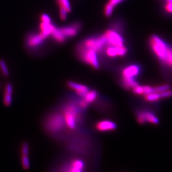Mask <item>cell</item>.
Returning a JSON list of instances; mask_svg holds the SVG:
<instances>
[{"label": "cell", "instance_id": "cell-36", "mask_svg": "<svg viewBox=\"0 0 172 172\" xmlns=\"http://www.w3.org/2000/svg\"><path fill=\"white\" fill-rule=\"evenodd\" d=\"M167 3H172V0H166Z\"/></svg>", "mask_w": 172, "mask_h": 172}, {"label": "cell", "instance_id": "cell-22", "mask_svg": "<svg viewBox=\"0 0 172 172\" xmlns=\"http://www.w3.org/2000/svg\"><path fill=\"white\" fill-rule=\"evenodd\" d=\"M3 102L5 105L9 106L12 102V94L5 92L4 97H3Z\"/></svg>", "mask_w": 172, "mask_h": 172}, {"label": "cell", "instance_id": "cell-24", "mask_svg": "<svg viewBox=\"0 0 172 172\" xmlns=\"http://www.w3.org/2000/svg\"><path fill=\"white\" fill-rule=\"evenodd\" d=\"M170 86L168 85H163L161 86H159L157 87H154L155 92L158 93H161L166 90L169 89Z\"/></svg>", "mask_w": 172, "mask_h": 172}, {"label": "cell", "instance_id": "cell-35", "mask_svg": "<svg viewBox=\"0 0 172 172\" xmlns=\"http://www.w3.org/2000/svg\"><path fill=\"white\" fill-rule=\"evenodd\" d=\"M124 0H109V3L111 5H112L113 6H115L116 5H118L119 3H122Z\"/></svg>", "mask_w": 172, "mask_h": 172}, {"label": "cell", "instance_id": "cell-18", "mask_svg": "<svg viewBox=\"0 0 172 172\" xmlns=\"http://www.w3.org/2000/svg\"><path fill=\"white\" fill-rule=\"evenodd\" d=\"M106 53L109 57H115L117 56V47L110 46L106 49Z\"/></svg>", "mask_w": 172, "mask_h": 172}, {"label": "cell", "instance_id": "cell-15", "mask_svg": "<svg viewBox=\"0 0 172 172\" xmlns=\"http://www.w3.org/2000/svg\"><path fill=\"white\" fill-rule=\"evenodd\" d=\"M144 112L145 117L147 122H149L154 124H157L159 122V120L158 117L153 114L152 112Z\"/></svg>", "mask_w": 172, "mask_h": 172}, {"label": "cell", "instance_id": "cell-12", "mask_svg": "<svg viewBox=\"0 0 172 172\" xmlns=\"http://www.w3.org/2000/svg\"><path fill=\"white\" fill-rule=\"evenodd\" d=\"M51 35L53 36V39L56 40L57 42L59 43H62L65 42L66 38L60 32V30L59 28H54L53 30V32L51 33Z\"/></svg>", "mask_w": 172, "mask_h": 172}, {"label": "cell", "instance_id": "cell-34", "mask_svg": "<svg viewBox=\"0 0 172 172\" xmlns=\"http://www.w3.org/2000/svg\"><path fill=\"white\" fill-rule=\"evenodd\" d=\"M165 10L168 13H172V3H167L165 5Z\"/></svg>", "mask_w": 172, "mask_h": 172}, {"label": "cell", "instance_id": "cell-23", "mask_svg": "<svg viewBox=\"0 0 172 172\" xmlns=\"http://www.w3.org/2000/svg\"><path fill=\"white\" fill-rule=\"evenodd\" d=\"M114 7L112 5H111L109 3H107L105 7L104 13L107 17H109L112 14V11L114 10Z\"/></svg>", "mask_w": 172, "mask_h": 172}, {"label": "cell", "instance_id": "cell-25", "mask_svg": "<svg viewBox=\"0 0 172 172\" xmlns=\"http://www.w3.org/2000/svg\"><path fill=\"white\" fill-rule=\"evenodd\" d=\"M138 121L140 122V124H144L146 122L144 112H140L138 113L137 115Z\"/></svg>", "mask_w": 172, "mask_h": 172}, {"label": "cell", "instance_id": "cell-8", "mask_svg": "<svg viewBox=\"0 0 172 172\" xmlns=\"http://www.w3.org/2000/svg\"><path fill=\"white\" fill-rule=\"evenodd\" d=\"M45 39L46 38L41 33L38 34H31L27 38L26 43L29 47L35 48L41 45Z\"/></svg>", "mask_w": 172, "mask_h": 172}, {"label": "cell", "instance_id": "cell-27", "mask_svg": "<svg viewBox=\"0 0 172 172\" xmlns=\"http://www.w3.org/2000/svg\"><path fill=\"white\" fill-rule=\"evenodd\" d=\"M67 11L65 8H60V17L62 21H65L67 18Z\"/></svg>", "mask_w": 172, "mask_h": 172}, {"label": "cell", "instance_id": "cell-17", "mask_svg": "<svg viewBox=\"0 0 172 172\" xmlns=\"http://www.w3.org/2000/svg\"><path fill=\"white\" fill-rule=\"evenodd\" d=\"M57 3L60 8H65L67 11V13H70L71 11V8L69 0H57Z\"/></svg>", "mask_w": 172, "mask_h": 172}, {"label": "cell", "instance_id": "cell-26", "mask_svg": "<svg viewBox=\"0 0 172 172\" xmlns=\"http://www.w3.org/2000/svg\"><path fill=\"white\" fill-rule=\"evenodd\" d=\"M153 92H155L154 87H151L150 86H143V94L147 95Z\"/></svg>", "mask_w": 172, "mask_h": 172}, {"label": "cell", "instance_id": "cell-16", "mask_svg": "<svg viewBox=\"0 0 172 172\" xmlns=\"http://www.w3.org/2000/svg\"><path fill=\"white\" fill-rule=\"evenodd\" d=\"M123 84L125 87L130 89V88H134L137 86L139 84L135 80L134 78H127L123 77Z\"/></svg>", "mask_w": 172, "mask_h": 172}, {"label": "cell", "instance_id": "cell-19", "mask_svg": "<svg viewBox=\"0 0 172 172\" xmlns=\"http://www.w3.org/2000/svg\"><path fill=\"white\" fill-rule=\"evenodd\" d=\"M161 98L160 93L158 92H153L149 94L145 95V99L148 101L150 102H153V101H157L159 100Z\"/></svg>", "mask_w": 172, "mask_h": 172}, {"label": "cell", "instance_id": "cell-5", "mask_svg": "<svg viewBox=\"0 0 172 172\" xmlns=\"http://www.w3.org/2000/svg\"><path fill=\"white\" fill-rule=\"evenodd\" d=\"M65 123L63 115L54 114L50 115L46 122V128L51 132L56 133L62 129Z\"/></svg>", "mask_w": 172, "mask_h": 172}, {"label": "cell", "instance_id": "cell-2", "mask_svg": "<svg viewBox=\"0 0 172 172\" xmlns=\"http://www.w3.org/2000/svg\"><path fill=\"white\" fill-rule=\"evenodd\" d=\"M150 44L153 51L160 60L164 61L169 47L157 35H152L150 39Z\"/></svg>", "mask_w": 172, "mask_h": 172}, {"label": "cell", "instance_id": "cell-6", "mask_svg": "<svg viewBox=\"0 0 172 172\" xmlns=\"http://www.w3.org/2000/svg\"><path fill=\"white\" fill-rule=\"evenodd\" d=\"M107 45L116 47L124 46V40L116 30H108L104 34Z\"/></svg>", "mask_w": 172, "mask_h": 172}, {"label": "cell", "instance_id": "cell-7", "mask_svg": "<svg viewBox=\"0 0 172 172\" xmlns=\"http://www.w3.org/2000/svg\"><path fill=\"white\" fill-rule=\"evenodd\" d=\"M81 25L79 23H75L71 25L59 28L60 32L66 39L74 37L77 35L80 30Z\"/></svg>", "mask_w": 172, "mask_h": 172}, {"label": "cell", "instance_id": "cell-1", "mask_svg": "<svg viewBox=\"0 0 172 172\" xmlns=\"http://www.w3.org/2000/svg\"><path fill=\"white\" fill-rule=\"evenodd\" d=\"M63 114L65 123L67 127L71 129H74L76 128V122L80 118L79 109L77 105L73 103L67 104L65 106Z\"/></svg>", "mask_w": 172, "mask_h": 172}, {"label": "cell", "instance_id": "cell-4", "mask_svg": "<svg viewBox=\"0 0 172 172\" xmlns=\"http://www.w3.org/2000/svg\"><path fill=\"white\" fill-rule=\"evenodd\" d=\"M77 51L79 57L84 62L91 65L92 67L96 69H98L99 68L100 65L97 58V53L94 50L80 48L78 46Z\"/></svg>", "mask_w": 172, "mask_h": 172}, {"label": "cell", "instance_id": "cell-31", "mask_svg": "<svg viewBox=\"0 0 172 172\" xmlns=\"http://www.w3.org/2000/svg\"><path fill=\"white\" fill-rule=\"evenodd\" d=\"M13 88L12 85L8 83L5 86V92H8L10 94H13Z\"/></svg>", "mask_w": 172, "mask_h": 172}, {"label": "cell", "instance_id": "cell-32", "mask_svg": "<svg viewBox=\"0 0 172 172\" xmlns=\"http://www.w3.org/2000/svg\"><path fill=\"white\" fill-rule=\"evenodd\" d=\"M41 20L43 21V22L46 23H51V19L49 18V16L48 15L46 14H43L41 16Z\"/></svg>", "mask_w": 172, "mask_h": 172}, {"label": "cell", "instance_id": "cell-33", "mask_svg": "<svg viewBox=\"0 0 172 172\" xmlns=\"http://www.w3.org/2000/svg\"><path fill=\"white\" fill-rule=\"evenodd\" d=\"M87 105H88V103L86 101L84 100V99L79 100V106L80 107H81L82 109H85L86 107H87Z\"/></svg>", "mask_w": 172, "mask_h": 172}, {"label": "cell", "instance_id": "cell-3", "mask_svg": "<svg viewBox=\"0 0 172 172\" xmlns=\"http://www.w3.org/2000/svg\"><path fill=\"white\" fill-rule=\"evenodd\" d=\"M107 44V40L105 35L96 38H89L80 43L79 47L94 50L96 53L99 52Z\"/></svg>", "mask_w": 172, "mask_h": 172}, {"label": "cell", "instance_id": "cell-20", "mask_svg": "<svg viewBox=\"0 0 172 172\" xmlns=\"http://www.w3.org/2000/svg\"><path fill=\"white\" fill-rule=\"evenodd\" d=\"M0 70L5 76H8L9 75V72L8 70L7 65L5 61L3 60H0Z\"/></svg>", "mask_w": 172, "mask_h": 172}, {"label": "cell", "instance_id": "cell-21", "mask_svg": "<svg viewBox=\"0 0 172 172\" xmlns=\"http://www.w3.org/2000/svg\"><path fill=\"white\" fill-rule=\"evenodd\" d=\"M21 158V162L23 168L25 169H28L30 168V161L29 159L28 155L23 154Z\"/></svg>", "mask_w": 172, "mask_h": 172}, {"label": "cell", "instance_id": "cell-9", "mask_svg": "<svg viewBox=\"0 0 172 172\" xmlns=\"http://www.w3.org/2000/svg\"><path fill=\"white\" fill-rule=\"evenodd\" d=\"M140 72V67L137 65H130L122 70L123 77L134 78Z\"/></svg>", "mask_w": 172, "mask_h": 172}, {"label": "cell", "instance_id": "cell-29", "mask_svg": "<svg viewBox=\"0 0 172 172\" xmlns=\"http://www.w3.org/2000/svg\"><path fill=\"white\" fill-rule=\"evenodd\" d=\"M133 91L135 94L138 95L143 94V86H141L139 85H138L133 88Z\"/></svg>", "mask_w": 172, "mask_h": 172}, {"label": "cell", "instance_id": "cell-14", "mask_svg": "<svg viewBox=\"0 0 172 172\" xmlns=\"http://www.w3.org/2000/svg\"><path fill=\"white\" fill-rule=\"evenodd\" d=\"M97 95L96 91L89 90L82 97H83V99L89 104L94 102L96 99V98L97 97Z\"/></svg>", "mask_w": 172, "mask_h": 172}, {"label": "cell", "instance_id": "cell-13", "mask_svg": "<svg viewBox=\"0 0 172 172\" xmlns=\"http://www.w3.org/2000/svg\"><path fill=\"white\" fill-rule=\"evenodd\" d=\"M84 163L80 160H75L71 163V167L69 171L72 172H79L82 171Z\"/></svg>", "mask_w": 172, "mask_h": 172}, {"label": "cell", "instance_id": "cell-11", "mask_svg": "<svg viewBox=\"0 0 172 172\" xmlns=\"http://www.w3.org/2000/svg\"><path fill=\"white\" fill-rule=\"evenodd\" d=\"M117 125L114 122L109 120H103L97 123L96 128L102 132L111 131L116 129Z\"/></svg>", "mask_w": 172, "mask_h": 172}, {"label": "cell", "instance_id": "cell-30", "mask_svg": "<svg viewBox=\"0 0 172 172\" xmlns=\"http://www.w3.org/2000/svg\"><path fill=\"white\" fill-rule=\"evenodd\" d=\"M29 145L28 143H25L23 144L21 148V150H22V154L28 155L29 153Z\"/></svg>", "mask_w": 172, "mask_h": 172}, {"label": "cell", "instance_id": "cell-28", "mask_svg": "<svg viewBox=\"0 0 172 172\" xmlns=\"http://www.w3.org/2000/svg\"><path fill=\"white\" fill-rule=\"evenodd\" d=\"M160 94L161 98H168V97H171L172 96V91L169 89L160 93Z\"/></svg>", "mask_w": 172, "mask_h": 172}, {"label": "cell", "instance_id": "cell-10", "mask_svg": "<svg viewBox=\"0 0 172 172\" xmlns=\"http://www.w3.org/2000/svg\"><path fill=\"white\" fill-rule=\"evenodd\" d=\"M68 86L75 91L78 95L83 97L85 94L89 91V89L85 85H81L80 84H77L76 82L69 81L67 83Z\"/></svg>", "mask_w": 172, "mask_h": 172}]
</instances>
